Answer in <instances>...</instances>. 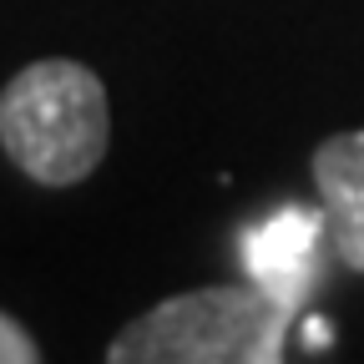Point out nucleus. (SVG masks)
Wrapping results in <instances>:
<instances>
[{"label":"nucleus","mask_w":364,"mask_h":364,"mask_svg":"<svg viewBox=\"0 0 364 364\" xmlns=\"http://www.w3.org/2000/svg\"><path fill=\"white\" fill-rule=\"evenodd\" d=\"M314 182L324 198L339 263L364 273V132H339L314 152Z\"/></svg>","instance_id":"20e7f679"},{"label":"nucleus","mask_w":364,"mask_h":364,"mask_svg":"<svg viewBox=\"0 0 364 364\" xmlns=\"http://www.w3.org/2000/svg\"><path fill=\"white\" fill-rule=\"evenodd\" d=\"M107 86L81 61H36L0 91V147L46 188H71L86 172H97V162L107 157Z\"/></svg>","instance_id":"f257e3e1"},{"label":"nucleus","mask_w":364,"mask_h":364,"mask_svg":"<svg viewBox=\"0 0 364 364\" xmlns=\"http://www.w3.org/2000/svg\"><path fill=\"white\" fill-rule=\"evenodd\" d=\"M36 359H41L36 339L16 324L11 314H0V364H36Z\"/></svg>","instance_id":"39448f33"},{"label":"nucleus","mask_w":364,"mask_h":364,"mask_svg":"<svg viewBox=\"0 0 364 364\" xmlns=\"http://www.w3.org/2000/svg\"><path fill=\"white\" fill-rule=\"evenodd\" d=\"M329 228L324 213H309V208H279L273 218L253 223L243 233V268L258 289H268L279 304H299L309 294L314 279V243L318 233Z\"/></svg>","instance_id":"7ed1b4c3"},{"label":"nucleus","mask_w":364,"mask_h":364,"mask_svg":"<svg viewBox=\"0 0 364 364\" xmlns=\"http://www.w3.org/2000/svg\"><path fill=\"white\" fill-rule=\"evenodd\" d=\"M289 304L268 289L218 284L172 294L152 314L132 318L107 349L112 364H273L284 354Z\"/></svg>","instance_id":"f03ea898"},{"label":"nucleus","mask_w":364,"mask_h":364,"mask_svg":"<svg viewBox=\"0 0 364 364\" xmlns=\"http://www.w3.org/2000/svg\"><path fill=\"white\" fill-rule=\"evenodd\" d=\"M304 339H309L314 349H324V344H329V324H324V318H309V324H304Z\"/></svg>","instance_id":"423d86ee"}]
</instances>
